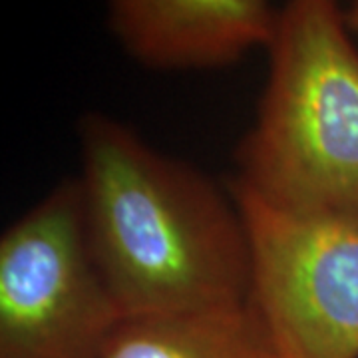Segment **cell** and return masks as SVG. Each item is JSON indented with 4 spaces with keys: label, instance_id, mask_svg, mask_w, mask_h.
Masks as SVG:
<instances>
[{
    "label": "cell",
    "instance_id": "cell-3",
    "mask_svg": "<svg viewBox=\"0 0 358 358\" xmlns=\"http://www.w3.org/2000/svg\"><path fill=\"white\" fill-rule=\"evenodd\" d=\"M122 319L64 181L0 237V358H96Z\"/></svg>",
    "mask_w": 358,
    "mask_h": 358
},
{
    "label": "cell",
    "instance_id": "cell-6",
    "mask_svg": "<svg viewBox=\"0 0 358 358\" xmlns=\"http://www.w3.org/2000/svg\"><path fill=\"white\" fill-rule=\"evenodd\" d=\"M96 358H282L251 303L124 317Z\"/></svg>",
    "mask_w": 358,
    "mask_h": 358
},
{
    "label": "cell",
    "instance_id": "cell-4",
    "mask_svg": "<svg viewBox=\"0 0 358 358\" xmlns=\"http://www.w3.org/2000/svg\"><path fill=\"white\" fill-rule=\"evenodd\" d=\"M231 193L251 243L249 303L282 358H358V225Z\"/></svg>",
    "mask_w": 358,
    "mask_h": 358
},
{
    "label": "cell",
    "instance_id": "cell-2",
    "mask_svg": "<svg viewBox=\"0 0 358 358\" xmlns=\"http://www.w3.org/2000/svg\"><path fill=\"white\" fill-rule=\"evenodd\" d=\"M235 187L307 219L358 225V50L338 0H285Z\"/></svg>",
    "mask_w": 358,
    "mask_h": 358
},
{
    "label": "cell",
    "instance_id": "cell-7",
    "mask_svg": "<svg viewBox=\"0 0 358 358\" xmlns=\"http://www.w3.org/2000/svg\"><path fill=\"white\" fill-rule=\"evenodd\" d=\"M345 16H346V24H348V28L358 34V0H350L348 8L345 10Z\"/></svg>",
    "mask_w": 358,
    "mask_h": 358
},
{
    "label": "cell",
    "instance_id": "cell-5",
    "mask_svg": "<svg viewBox=\"0 0 358 358\" xmlns=\"http://www.w3.org/2000/svg\"><path fill=\"white\" fill-rule=\"evenodd\" d=\"M110 24L131 58L154 70H211L268 48L271 0H108Z\"/></svg>",
    "mask_w": 358,
    "mask_h": 358
},
{
    "label": "cell",
    "instance_id": "cell-1",
    "mask_svg": "<svg viewBox=\"0 0 358 358\" xmlns=\"http://www.w3.org/2000/svg\"><path fill=\"white\" fill-rule=\"evenodd\" d=\"M90 247L124 317L239 307L251 243L233 193L108 115L80 126Z\"/></svg>",
    "mask_w": 358,
    "mask_h": 358
}]
</instances>
